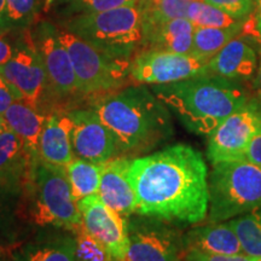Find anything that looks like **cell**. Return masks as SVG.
I'll use <instances>...</instances> for the list:
<instances>
[{"label": "cell", "mask_w": 261, "mask_h": 261, "mask_svg": "<svg viewBox=\"0 0 261 261\" xmlns=\"http://www.w3.org/2000/svg\"><path fill=\"white\" fill-rule=\"evenodd\" d=\"M130 180L140 217L198 224L208 215V169L191 145L179 143L132 160Z\"/></svg>", "instance_id": "cell-1"}, {"label": "cell", "mask_w": 261, "mask_h": 261, "mask_svg": "<svg viewBox=\"0 0 261 261\" xmlns=\"http://www.w3.org/2000/svg\"><path fill=\"white\" fill-rule=\"evenodd\" d=\"M92 109L115 136L119 154L149 151L174 132L168 108L143 85L98 96Z\"/></svg>", "instance_id": "cell-2"}, {"label": "cell", "mask_w": 261, "mask_h": 261, "mask_svg": "<svg viewBox=\"0 0 261 261\" xmlns=\"http://www.w3.org/2000/svg\"><path fill=\"white\" fill-rule=\"evenodd\" d=\"M151 91L190 132L204 136L250 99L241 83L212 74L154 85Z\"/></svg>", "instance_id": "cell-3"}, {"label": "cell", "mask_w": 261, "mask_h": 261, "mask_svg": "<svg viewBox=\"0 0 261 261\" xmlns=\"http://www.w3.org/2000/svg\"><path fill=\"white\" fill-rule=\"evenodd\" d=\"M21 196L25 197V218L37 226L62 227L74 232L83 225L65 168L39 158Z\"/></svg>", "instance_id": "cell-4"}, {"label": "cell", "mask_w": 261, "mask_h": 261, "mask_svg": "<svg viewBox=\"0 0 261 261\" xmlns=\"http://www.w3.org/2000/svg\"><path fill=\"white\" fill-rule=\"evenodd\" d=\"M208 221L223 223L261 208V168L237 160L213 163L208 174Z\"/></svg>", "instance_id": "cell-5"}, {"label": "cell", "mask_w": 261, "mask_h": 261, "mask_svg": "<svg viewBox=\"0 0 261 261\" xmlns=\"http://www.w3.org/2000/svg\"><path fill=\"white\" fill-rule=\"evenodd\" d=\"M64 28L116 57L132 60L143 46L142 14L137 5L74 15Z\"/></svg>", "instance_id": "cell-6"}, {"label": "cell", "mask_w": 261, "mask_h": 261, "mask_svg": "<svg viewBox=\"0 0 261 261\" xmlns=\"http://www.w3.org/2000/svg\"><path fill=\"white\" fill-rule=\"evenodd\" d=\"M58 37L70 56L80 94L98 97L126 86L132 60L113 56L65 29Z\"/></svg>", "instance_id": "cell-7"}, {"label": "cell", "mask_w": 261, "mask_h": 261, "mask_svg": "<svg viewBox=\"0 0 261 261\" xmlns=\"http://www.w3.org/2000/svg\"><path fill=\"white\" fill-rule=\"evenodd\" d=\"M261 132V102L250 98L225 119L207 140V158L213 163L242 160L254 136Z\"/></svg>", "instance_id": "cell-8"}, {"label": "cell", "mask_w": 261, "mask_h": 261, "mask_svg": "<svg viewBox=\"0 0 261 261\" xmlns=\"http://www.w3.org/2000/svg\"><path fill=\"white\" fill-rule=\"evenodd\" d=\"M210 60L194 54L142 50L130 62L135 85H166L208 74Z\"/></svg>", "instance_id": "cell-9"}, {"label": "cell", "mask_w": 261, "mask_h": 261, "mask_svg": "<svg viewBox=\"0 0 261 261\" xmlns=\"http://www.w3.org/2000/svg\"><path fill=\"white\" fill-rule=\"evenodd\" d=\"M128 227V261H182V234L166 221L127 220Z\"/></svg>", "instance_id": "cell-10"}, {"label": "cell", "mask_w": 261, "mask_h": 261, "mask_svg": "<svg viewBox=\"0 0 261 261\" xmlns=\"http://www.w3.org/2000/svg\"><path fill=\"white\" fill-rule=\"evenodd\" d=\"M0 76L22 94L24 103L41 112L40 106L50 86L44 62L33 38L28 37L24 45L16 48L11 60L0 65Z\"/></svg>", "instance_id": "cell-11"}, {"label": "cell", "mask_w": 261, "mask_h": 261, "mask_svg": "<svg viewBox=\"0 0 261 261\" xmlns=\"http://www.w3.org/2000/svg\"><path fill=\"white\" fill-rule=\"evenodd\" d=\"M68 116L71 120L70 139L76 158L103 165L119 154L115 136L93 109H75Z\"/></svg>", "instance_id": "cell-12"}, {"label": "cell", "mask_w": 261, "mask_h": 261, "mask_svg": "<svg viewBox=\"0 0 261 261\" xmlns=\"http://www.w3.org/2000/svg\"><path fill=\"white\" fill-rule=\"evenodd\" d=\"M85 230L106 248L114 260H126L128 252L127 218L110 210L98 195L77 202Z\"/></svg>", "instance_id": "cell-13"}, {"label": "cell", "mask_w": 261, "mask_h": 261, "mask_svg": "<svg viewBox=\"0 0 261 261\" xmlns=\"http://www.w3.org/2000/svg\"><path fill=\"white\" fill-rule=\"evenodd\" d=\"M34 44L44 62L50 92L57 98L80 93L73 63L67 48L58 37V29L48 22L38 25Z\"/></svg>", "instance_id": "cell-14"}, {"label": "cell", "mask_w": 261, "mask_h": 261, "mask_svg": "<svg viewBox=\"0 0 261 261\" xmlns=\"http://www.w3.org/2000/svg\"><path fill=\"white\" fill-rule=\"evenodd\" d=\"M130 162L128 159H112L102 165L98 196L110 210L123 218L136 213L137 196L130 180Z\"/></svg>", "instance_id": "cell-15"}, {"label": "cell", "mask_w": 261, "mask_h": 261, "mask_svg": "<svg viewBox=\"0 0 261 261\" xmlns=\"http://www.w3.org/2000/svg\"><path fill=\"white\" fill-rule=\"evenodd\" d=\"M38 159L12 130L0 133V179L16 194L22 195Z\"/></svg>", "instance_id": "cell-16"}, {"label": "cell", "mask_w": 261, "mask_h": 261, "mask_svg": "<svg viewBox=\"0 0 261 261\" xmlns=\"http://www.w3.org/2000/svg\"><path fill=\"white\" fill-rule=\"evenodd\" d=\"M257 70V56L247 38H234L208 62V74L233 81L252 79Z\"/></svg>", "instance_id": "cell-17"}, {"label": "cell", "mask_w": 261, "mask_h": 261, "mask_svg": "<svg viewBox=\"0 0 261 261\" xmlns=\"http://www.w3.org/2000/svg\"><path fill=\"white\" fill-rule=\"evenodd\" d=\"M70 130L71 120L68 113L47 115L39 143V158L50 165L67 168L74 160Z\"/></svg>", "instance_id": "cell-18"}, {"label": "cell", "mask_w": 261, "mask_h": 261, "mask_svg": "<svg viewBox=\"0 0 261 261\" xmlns=\"http://www.w3.org/2000/svg\"><path fill=\"white\" fill-rule=\"evenodd\" d=\"M196 27L188 18H177L143 29L142 50L191 54ZM140 50V51H142Z\"/></svg>", "instance_id": "cell-19"}, {"label": "cell", "mask_w": 261, "mask_h": 261, "mask_svg": "<svg viewBox=\"0 0 261 261\" xmlns=\"http://www.w3.org/2000/svg\"><path fill=\"white\" fill-rule=\"evenodd\" d=\"M184 250L196 249L211 254H243L242 246L228 223H210L188 231L182 236Z\"/></svg>", "instance_id": "cell-20"}, {"label": "cell", "mask_w": 261, "mask_h": 261, "mask_svg": "<svg viewBox=\"0 0 261 261\" xmlns=\"http://www.w3.org/2000/svg\"><path fill=\"white\" fill-rule=\"evenodd\" d=\"M76 241L68 234H47L22 244L12 252L11 261H75Z\"/></svg>", "instance_id": "cell-21"}, {"label": "cell", "mask_w": 261, "mask_h": 261, "mask_svg": "<svg viewBox=\"0 0 261 261\" xmlns=\"http://www.w3.org/2000/svg\"><path fill=\"white\" fill-rule=\"evenodd\" d=\"M3 117L8 129L16 133L23 140L29 151L39 158V143L47 115L40 110L34 109L23 100H16L6 110Z\"/></svg>", "instance_id": "cell-22"}, {"label": "cell", "mask_w": 261, "mask_h": 261, "mask_svg": "<svg viewBox=\"0 0 261 261\" xmlns=\"http://www.w3.org/2000/svg\"><path fill=\"white\" fill-rule=\"evenodd\" d=\"M75 201L80 202L92 195H98L102 165L83 159H74L65 168Z\"/></svg>", "instance_id": "cell-23"}, {"label": "cell", "mask_w": 261, "mask_h": 261, "mask_svg": "<svg viewBox=\"0 0 261 261\" xmlns=\"http://www.w3.org/2000/svg\"><path fill=\"white\" fill-rule=\"evenodd\" d=\"M243 22L227 28L196 27L191 54L211 60L232 39L240 37L243 31Z\"/></svg>", "instance_id": "cell-24"}, {"label": "cell", "mask_w": 261, "mask_h": 261, "mask_svg": "<svg viewBox=\"0 0 261 261\" xmlns=\"http://www.w3.org/2000/svg\"><path fill=\"white\" fill-rule=\"evenodd\" d=\"M194 0H151L138 4L143 29L177 18H187L188 9Z\"/></svg>", "instance_id": "cell-25"}, {"label": "cell", "mask_w": 261, "mask_h": 261, "mask_svg": "<svg viewBox=\"0 0 261 261\" xmlns=\"http://www.w3.org/2000/svg\"><path fill=\"white\" fill-rule=\"evenodd\" d=\"M236 232L243 253L253 257L261 256V208L227 220Z\"/></svg>", "instance_id": "cell-26"}, {"label": "cell", "mask_w": 261, "mask_h": 261, "mask_svg": "<svg viewBox=\"0 0 261 261\" xmlns=\"http://www.w3.org/2000/svg\"><path fill=\"white\" fill-rule=\"evenodd\" d=\"M187 18L195 27L227 28L240 24L243 19H237L219 8L204 2L194 0L188 9Z\"/></svg>", "instance_id": "cell-27"}, {"label": "cell", "mask_w": 261, "mask_h": 261, "mask_svg": "<svg viewBox=\"0 0 261 261\" xmlns=\"http://www.w3.org/2000/svg\"><path fill=\"white\" fill-rule=\"evenodd\" d=\"M76 241V259L84 261H113L107 249L84 228V225L74 231Z\"/></svg>", "instance_id": "cell-28"}, {"label": "cell", "mask_w": 261, "mask_h": 261, "mask_svg": "<svg viewBox=\"0 0 261 261\" xmlns=\"http://www.w3.org/2000/svg\"><path fill=\"white\" fill-rule=\"evenodd\" d=\"M6 8L12 28H25L37 18L40 0H6Z\"/></svg>", "instance_id": "cell-29"}, {"label": "cell", "mask_w": 261, "mask_h": 261, "mask_svg": "<svg viewBox=\"0 0 261 261\" xmlns=\"http://www.w3.org/2000/svg\"><path fill=\"white\" fill-rule=\"evenodd\" d=\"M138 0H69L67 12L69 14H92L125 6H136Z\"/></svg>", "instance_id": "cell-30"}, {"label": "cell", "mask_w": 261, "mask_h": 261, "mask_svg": "<svg viewBox=\"0 0 261 261\" xmlns=\"http://www.w3.org/2000/svg\"><path fill=\"white\" fill-rule=\"evenodd\" d=\"M219 8L237 19H246L253 11L254 0H198Z\"/></svg>", "instance_id": "cell-31"}, {"label": "cell", "mask_w": 261, "mask_h": 261, "mask_svg": "<svg viewBox=\"0 0 261 261\" xmlns=\"http://www.w3.org/2000/svg\"><path fill=\"white\" fill-rule=\"evenodd\" d=\"M255 257L247 254H211L196 249L184 250L182 261H254Z\"/></svg>", "instance_id": "cell-32"}, {"label": "cell", "mask_w": 261, "mask_h": 261, "mask_svg": "<svg viewBox=\"0 0 261 261\" xmlns=\"http://www.w3.org/2000/svg\"><path fill=\"white\" fill-rule=\"evenodd\" d=\"M241 35L250 40L261 41V0H254L253 11L244 19Z\"/></svg>", "instance_id": "cell-33"}, {"label": "cell", "mask_w": 261, "mask_h": 261, "mask_svg": "<svg viewBox=\"0 0 261 261\" xmlns=\"http://www.w3.org/2000/svg\"><path fill=\"white\" fill-rule=\"evenodd\" d=\"M16 100H23L22 94L0 76V115H4Z\"/></svg>", "instance_id": "cell-34"}, {"label": "cell", "mask_w": 261, "mask_h": 261, "mask_svg": "<svg viewBox=\"0 0 261 261\" xmlns=\"http://www.w3.org/2000/svg\"><path fill=\"white\" fill-rule=\"evenodd\" d=\"M242 160L253 163V165L261 168V132L254 136L253 139L250 140L246 151H244Z\"/></svg>", "instance_id": "cell-35"}, {"label": "cell", "mask_w": 261, "mask_h": 261, "mask_svg": "<svg viewBox=\"0 0 261 261\" xmlns=\"http://www.w3.org/2000/svg\"><path fill=\"white\" fill-rule=\"evenodd\" d=\"M17 196H21V195L16 194V192L12 191L11 189L6 187L4 182H3L2 179H0V213H3V211L4 212L8 211L11 198L17 197Z\"/></svg>", "instance_id": "cell-36"}, {"label": "cell", "mask_w": 261, "mask_h": 261, "mask_svg": "<svg viewBox=\"0 0 261 261\" xmlns=\"http://www.w3.org/2000/svg\"><path fill=\"white\" fill-rule=\"evenodd\" d=\"M16 48L10 45L9 41H6L4 38L0 35V65L5 64L6 62L11 60L12 56L15 55Z\"/></svg>", "instance_id": "cell-37"}, {"label": "cell", "mask_w": 261, "mask_h": 261, "mask_svg": "<svg viewBox=\"0 0 261 261\" xmlns=\"http://www.w3.org/2000/svg\"><path fill=\"white\" fill-rule=\"evenodd\" d=\"M0 25L4 27L6 31H10V29L12 28L11 23H10L9 15H8L6 0H0Z\"/></svg>", "instance_id": "cell-38"}, {"label": "cell", "mask_w": 261, "mask_h": 261, "mask_svg": "<svg viewBox=\"0 0 261 261\" xmlns=\"http://www.w3.org/2000/svg\"><path fill=\"white\" fill-rule=\"evenodd\" d=\"M253 87H254V90H255V92L257 93V99L261 102V62H260L259 67H257L255 76H254Z\"/></svg>", "instance_id": "cell-39"}, {"label": "cell", "mask_w": 261, "mask_h": 261, "mask_svg": "<svg viewBox=\"0 0 261 261\" xmlns=\"http://www.w3.org/2000/svg\"><path fill=\"white\" fill-rule=\"evenodd\" d=\"M8 127H6V123H5V120L3 115H0V133L3 132V130H5Z\"/></svg>", "instance_id": "cell-40"}, {"label": "cell", "mask_w": 261, "mask_h": 261, "mask_svg": "<svg viewBox=\"0 0 261 261\" xmlns=\"http://www.w3.org/2000/svg\"><path fill=\"white\" fill-rule=\"evenodd\" d=\"M6 32H8V31H6L4 27H2V25H0V35H4Z\"/></svg>", "instance_id": "cell-41"}, {"label": "cell", "mask_w": 261, "mask_h": 261, "mask_svg": "<svg viewBox=\"0 0 261 261\" xmlns=\"http://www.w3.org/2000/svg\"><path fill=\"white\" fill-rule=\"evenodd\" d=\"M148 2H151V0H138V4H144V3H148Z\"/></svg>", "instance_id": "cell-42"}, {"label": "cell", "mask_w": 261, "mask_h": 261, "mask_svg": "<svg viewBox=\"0 0 261 261\" xmlns=\"http://www.w3.org/2000/svg\"><path fill=\"white\" fill-rule=\"evenodd\" d=\"M254 261H261V256H259V257H255V260Z\"/></svg>", "instance_id": "cell-43"}, {"label": "cell", "mask_w": 261, "mask_h": 261, "mask_svg": "<svg viewBox=\"0 0 261 261\" xmlns=\"http://www.w3.org/2000/svg\"><path fill=\"white\" fill-rule=\"evenodd\" d=\"M113 261H128V260H127V259H126V260H114V259H113Z\"/></svg>", "instance_id": "cell-44"}, {"label": "cell", "mask_w": 261, "mask_h": 261, "mask_svg": "<svg viewBox=\"0 0 261 261\" xmlns=\"http://www.w3.org/2000/svg\"><path fill=\"white\" fill-rule=\"evenodd\" d=\"M75 261H84V260H80V259H76Z\"/></svg>", "instance_id": "cell-45"}]
</instances>
